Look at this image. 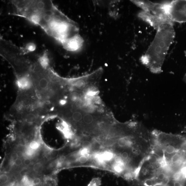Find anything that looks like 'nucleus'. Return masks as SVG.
<instances>
[{"instance_id": "obj_19", "label": "nucleus", "mask_w": 186, "mask_h": 186, "mask_svg": "<svg viewBox=\"0 0 186 186\" xmlns=\"http://www.w3.org/2000/svg\"><path fill=\"white\" fill-rule=\"evenodd\" d=\"M29 146H30V148L31 149L35 150L38 148L39 145L37 142L35 141H33L31 143L30 145H29Z\"/></svg>"}, {"instance_id": "obj_27", "label": "nucleus", "mask_w": 186, "mask_h": 186, "mask_svg": "<svg viewBox=\"0 0 186 186\" xmlns=\"http://www.w3.org/2000/svg\"><path fill=\"white\" fill-rule=\"evenodd\" d=\"M183 186H186V180L185 181L184 183Z\"/></svg>"}, {"instance_id": "obj_5", "label": "nucleus", "mask_w": 186, "mask_h": 186, "mask_svg": "<svg viewBox=\"0 0 186 186\" xmlns=\"http://www.w3.org/2000/svg\"><path fill=\"white\" fill-rule=\"evenodd\" d=\"M131 1L136 5L141 8L142 10L158 16L170 20L163 10L162 3H154L150 1Z\"/></svg>"}, {"instance_id": "obj_1", "label": "nucleus", "mask_w": 186, "mask_h": 186, "mask_svg": "<svg viewBox=\"0 0 186 186\" xmlns=\"http://www.w3.org/2000/svg\"><path fill=\"white\" fill-rule=\"evenodd\" d=\"M10 2L13 15L39 26L62 46L79 35L78 24L59 10L51 0H15Z\"/></svg>"}, {"instance_id": "obj_23", "label": "nucleus", "mask_w": 186, "mask_h": 186, "mask_svg": "<svg viewBox=\"0 0 186 186\" xmlns=\"http://www.w3.org/2000/svg\"><path fill=\"white\" fill-rule=\"evenodd\" d=\"M18 158H19V157H18L17 153H13L11 155V159L13 161L15 162Z\"/></svg>"}, {"instance_id": "obj_26", "label": "nucleus", "mask_w": 186, "mask_h": 186, "mask_svg": "<svg viewBox=\"0 0 186 186\" xmlns=\"http://www.w3.org/2000/svg\"><path fill=\"white\" fill-rule=\"evenodd\" d=\"M16 153L18 157L19 158H22L24 156V154L23 152L22 151H18Z\"/></svg>"}, {"instance_id": "obj_3", "label": "nucleus", "mask_w": 186, "mask_h": 186, "mask_svg": "<svg viewBox=\"0 0 186 186\" xmlns=\"http://www.w3.org/2000/svg\"><path fill=\"white\" fill-rule=\"evenodd\" d=\"M174 24H165L157 30L155 38L140 60L154 73H159L170 47L174 42L176 33Z\"/></svg>"}, {"instance_id": "obj_7", "label": "nucleus", "mask_w": 186, "mask_h": 186, "mask_svg": "<svg viewBox=\"0 0 186 186\" xmlns=\"http://www.w3.org/2000/svg\"><path fill=\"white\" fill-rule=\"evenodd\" d=\"M84 42L83 38L79 34L68 41L62 46L67 51H76L83 46Z\"/></svg>"}, {"instance_id": "obj_10", "label": "nucleus", "mask_w": 186, "mask_h": 186, "mask_svg": "<svg viewBox=\"0 0 186 186\" xmlns=\"http://www.w3.org/2000/svg\"><path fill=\"white\" fill-rule=\"evenodd\" d=\"M0 179L1 186H6L10 182V177L6 174H1Z\"/></svg>"}, {"instance_id": "obj_21", "label": "nucleus", "mask_w": 186, "mask_h": 186, "mask_svg": "<svg viewBox=\"0 0 186 186\" xmlns=\"http://www.w3.org/2000/svg\"><path fill=\"white\" fill-rule=\"evenodd\" d=\"M121 157L124 161L126 160H128L129 157V155L128 153L126 152H124L121 154Z\"/></svg>"}, {"instance_id": "obj_22", "label": "nucleus", "mask_w": 186, "mask_h": 186, "mask_svg": "<svg viewBox=\"0 0 186 186\" xmlns=\"http://www.w3.org/2000/svg\"><path fill=\"white\" fill-rule=\"evenodd\" d=\"M157 179L160 181L164 180L165 178V175L164 173H160L158 174L157 176Z\"/></svg>"}, {"instance_id": "obj_12", "label": "nucleus", "mask_w": 186, "mask_h": 186, "mask_svg": "<svg viewBox=\"0 0 186 186\" xmlns=\"http://www.w3.org/2000/svg\"><path fill=\"white\" fill-rule=\"evenodd\" d=\"M182 154L179 153V152H176L171 158V162L173 163H176L183 158Z\"/></svg>"}, {"instance_id": "obj_15", "label": "nucleus", "mask_w": 186, "mask_h": 186, "mask_svg": "<svg viewBox=\"0 0 186 186\" xmlns=\"http://www.w3.org/2000/svg\"><path fill=\"white\" fill-rule=\"evenodd\" d=\"M33 169L36 173H39L43 169V165L40 162H37L33 165Z\"/></svg>"}, {"instance_id": "obj_24", "label": "nucleus", "mask_w": 186, "mask_h": 186, "mask_svg": "<svg viewBox=\"0 0 186 186\" xmlns=\"http://www.w3.org/2000/svg\"><path fill=\"white\" fill-rule=\"evenodd\" d=\"M31 161L28 158H26L24 161V163L26 166H29L31 164Z\"/></svg>"}, {"instance_id": "obj_17", "label": "nucleus", "mask_w": 186, "mask_h": 186, "mask_svg": "<svg viewBox=\"0 0 186 186\" xmlns=\"http://www.w3.org/2000/svg\"><path fill=\"white\" fill-rule=\"evenodd\" d=\"M101 180L99 178L92 179L88 186H99L101 184Z\"/></svg>"}, {"instance_id": "obj_16", "label": "nucleus", "mask_w": 186, "mask_h": 186, "mask_svg": "<svg viewBox=\"0 0 186 186\" xmlns=\"http://www.w3.org/2000/svg\"><path fill=\"white\" fill-rule=\"evenodd\" d=\"M165 151L168 155H172L176 152V149L172 145H169L167 146L165 149Z\"/></svg>"}, {"instance_id": "obj_25", "label": "nucleus", "mask_w": 186, "mask_h": 186, "mask_svg": "<svg viewBox=\"0 0 186 186\" xmlns=\"http://www.w3.org/2000/svg\"><path fill=\"white\" fill-rule=\"evenodd\" d=\"M22 161L20 158H18V159L15 162V164L16 166H19L22 164Z\"/></svg>"}, {"instance_id": "obj_20", "label": "nucleus", "mask_w": 186, "mask_h": 186, "mask_svg": "<svg viewBox=\"0 0 186 186\" xmlns=\"http://www.w3.org/2000/svg\"><path fill=\"white\" fill-rule=\"evenodd\" d=\"M144 185L146 186H153V181L151 179H147L144 181Z\"/></svg>"}, {"instance_id": "obj_28", "label": "nucleus", "mask_w": 186, "mask_h": 186, "mask_svg": "<svg viewBox=\"0 0 186 186\" xmlns=\"http://www.w3.org/2000/svg\"><path fill=\"white\" fill-rule=\"evenodd\" d=\"M185 80L186 81V74L185 75Z\"/></svg>"}, {"instance_id": "obj_6", "label": "nucleus", "mask_w": 186, "mask_h": 186, "mask_svg": "<svg viewBox=\"0 0 186 186\" xmlns=\"http://www.w3.org/2000/svg\"><path fill=\"white\" fill-rule=\"evenodd\" d=\"M138 16L140 19L149 24L156 30L163 24H174L173 22L171 20L158 16L143 10L139 13Z\"/></svg>"}, {"instance_id": "obj_18", "label": "nucleus", "mask_w": 186, "mask_h": 186, "mask_svg": "<svg viewBox=\"0 0 186 186\" xmlns=\"http://www.w3.org/2000/svg\"><path fill=\"white\" fill-rule=\"evenodd\" d=\"M148 161L151 164H154L157 162L158 158L155 155H151L149 156Z\"/></svg>"}, {"instance_id": "obj_9", "label": "nucleus", "mask_w": 186, "mask_h": 186, "mask_svg": "<svg viewBox=\"0 0 186 186\" xmlns=\"http://www.w3.org/2000/svg\"><path fill=\"white\" fill-rule=\"evenodd\" d=\"M125 165L118 164L114 162L112 163L110 165V168L112 171L115 173L121 174L123 172L125 169Z\"/></svg>"}, {"instance_id": "obj_14", "label": "nucleus", "mask_w": 186, "mask_h": 186, "mask_svg": "<svg viewBox=\"0 0 186 186\" xmlns=\"http://www.w3.org/2000/svg\"><path fill=\"white\" fill-rule=\"evenodd\" d=\"M35 186H57L54 181L52 180H45L42 181L39 184Z\"/></svg>"}, {"instance_id": "obj_13", "label": "nucleus", "mask_w": 186, "mask_h": 186, "mask_svg": "<svg viewBox=\"0 0 186 186\" xmlns=\"http://www.w3.org/2000/svg\"><path fill=\"white\" fill-rule=\"evenodd\" d=\"M91 160V155H83L79 156L77 159V161L81 164H83L87 163L89 160Z\"/></svg>"}, {"instance_id": "obj_8", "label": "nucleus", "mask_w": 186, "mask_h": 186, "mask_svg": "<svg viewBox=\"0 0 186 186\" xmlns=\"http://www.w3.org/2000/svg\"><path fill=\"white\" fill-rule=\"evenodd\" d=\"M101 153L104 161L107 164L108 163H112L116 156L114 151L109 149L101 150Z\"/></svg>"}, {"instance_id": "obj_11", "label": "nucleus", "mask_w": 186, "mask_h": 186, "mask_svg": "<svg viewBox=\"0 0 186 186\" xmlns=\"http://www.w3.org/2000/svg\"><path fill=\"white\" fill-rule=\"evenodd\" d=\"M128 139L126 138H120L118 139L116 143L118 147H127Z\"/></svg>"}, {"instance_id": "obj_4", "label": "nucleus", "mask_w": 186, "mask_h": 186, "mask_svg": "<svg viewBox=\"0 0 186 186\" xmlns=\"http://www.w3.org/2000/svg\"><path fill=\"white\" fill-rule=\"evenodd\" d=\"M162 4L165 14L171 22H186V0H175Z\"/></svg>"}, {"instance_id": "obj_2", "label": "nucleus", "mask_w": 186, "mask_h": 186, "mask_svg": "<svg viewBox=\"0 0 186 186\" xmlns=\"http://www.w3.org/2000/svg\"><path fill=\"white\" fill-rule=\"evenodd\" d=\"M31 54L29 53L28 66L20 79L30 84L45 106L54 109L64 96L65 78L52 69L46 51L40 55Z\"/></svg>"}]
</instances>
